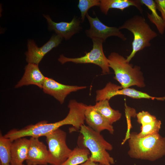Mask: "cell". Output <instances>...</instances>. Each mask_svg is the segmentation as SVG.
Segmentation results:
<instances>
[{"label":"cell","mask_w":165,"mask_h":165,"mask_svg":"<svg viewBox=\"0 0 165 165\" xmlns=\"http://www.w3.org/2000/svg\"><path fill=\"white\" fill-rule=\"evenodd\" d=\"M86 88V86L62 84L51 78L46 77L42 89L44 93L53 96L62 104L66 97L71 93Z\"/></svg>","instance_id":"30bf717a"},{"label":"cell","mask_w":165,"mask_h":165,"mask_svg":"<svg viewBox=\"0 0 165 165\" xmlns=\"http://www.w3.org/2000/svg\"><path fill=\"white\" fill-rule=\"evenodd\" d=\"M79 165H100L99 163L91 160L89 158L86 162Z\"/></svg>","instance_id":"cb8c5ba5"},{"label":"cell","mask_w":165,"mask_h":165,"mask_svg":"<svg viewBox=\"0 0 165 165\" xmlns=\"http://www.w3.org/2000/svg\"><path fill=\"white\" fill-rule=\"evenodd\" d=\"M138 122L141 125V132L137 133L139 138L159 133L161 122L156 117L147 111H142L136 114Z\"/></svg>","instance_id":"4fadbf2b"},{"label":"cell","mask_w":165,"mask_h":165,"mask_svg":"<svg viewBox=\"0 0 165 165\" xmlns=\"http://www.w3.org/2000/svg\"><path fill=\"white\" fill-rule=\"evenodd\" d=\"M43 16L46 19L49 29L54 31L57 35L66 40L70 39L82 28L81 20L75 16L70 22L58 23L53 21L48 15H43Z\"/></svg>","instance_id":"8fae6325"},{"label":"cell","mask_w":165,"mask_h":165,"mask_svg":"<svg viewBox=\"0 0 165 165\" xmlns=\"http://www.w3.org/2000/svg\"><path fill=\"white\" fill-rule=\"evenodd\" d=\"M108 100H105L96 102L94 105L95 109L110 124H112L120 119L122 114L119 110L112 108Z\"/></svg>","instance_id":"ac0fdd59"},{"label":"cell","mask_w":165,"mask_h":165,"mask_svg":"<svg viewBox=\"0 0 165 165\" xmlns=\"http://www.w3.org/2000/svg\"><path fill=\"white\" fill-rule=\"evenodd\" d=\"M155 99H156L159 101H164V100H165V96L163 97H155Z\"/></svg>","instance_id":"d4e9b609"},{"label":"cell","mask_w":165,"mask_h":165,"mask_svg":"<svg viewBox=\"0 0 165 165\" xmlns=\"http://www.w3.org/2000/svg\"><path fill=\"white\" fill-rule=\"evenodd\" d=\"M157 9L160 11L161 17L165 22V0H155Z\"/></svg>","instance_id":"603a6c76"},{"label":"cell","mask_w":165,"mask_h":165,"mask_svg":"<svg viewBox=\"0 0 165 165\" xmlns=\"http://www.w3.org/2000/svg\"><path fill=\"white\" fill-rule=\"evenodd\" d=\"M30 143V139L23 137L13 141L11 146L10 165H20L26 161Z\"/></svg>","instance_id":"2e32d148"},{"label":"cell","mask_w":165,"mask_h":165,"mask_svg":"<svg viewBox=\"0 0 165 165\" xmlns=\"http://www.w3.org/2000/svg\"><path fill=\"white\" fill-rule=\"evenodd\" d=\"M85 121L88 126L94 130L100 133L106 130L111 134L114 130L112 125L104 119L94 108V105H87L85 112Z\"/></svg>","instance_id":"5bb4252c"},{"label":"cell","mask_w":165,"mask_h":165,"mask_svg":"<svg viewBox=\"0 0 165 165\" xmlns=\"http://www.w3.org/2000/svg\"><path fill=\"white\" fill-rule=\"evenodd\" d=\"M143 5H145L151 11V13H147V17L150 21L156 26L159 33L163 34L165 29V22L161 16L158 15L156 4L155 1L153 0H141Z\"/></svg>","instance_id":"d6986e66"},{"label":"cell","mask_w":165,"mask_h":165,"mask_svg":"<svg viewBox=\"0 0 165 165\" xmlns=\"http://www.w3.org/2000/svg\"><path fill=\"white\" fill-rule=\"evenodd\" d=\"M25 165L24 164H20V165Z\"/></svg>","instance_id":"484cf974"},{"label":"cell","mask_w":165,"mask_h":165,"mask_svg":"<svg viewBox=\"0 0 165 165\" xmlns=\"http://www.w3.org/2000/svg\"><path fill=\"white\" fill-rule=\"evenodd\" d=\"M92 40V49L84 56L79 57L68 58L61 55L58 59V61L62 64L68 62L76 64H93L101 68L103 74L109 73L110 69L108 59L103 51V42L98 39H93Z\"/></svg>","instance_id":"8992f818"},{"label":"cell","mask_w":165,"mask_h":165,"mask_svg":"<svg viewBox=\"0 0 165 165\" xmlns=\"http://www.w3.org/2000/svg\"><path fill=\"white\" fill-rule=\"evenodd\" d=\"M118 95H124L135 99L146 98L155 99L145 93L137 90L134 88H123L121 86L109 82L103 89L96 91V101L107 100H109L112 97Z\"/></svg>","instance_id":"ba28073f"},{"label":"cell","mask_w":165,"mask_h":165,"mask_svg":"<svg viewBox=\"0 0 165 165\" xmlns=\"http://www.w3.org/2000/svg\"><path fill=\"white\" fill-rule=\"evenodd\" d=\"M25 72L21 79L16 85L17 88L23 86L34 85L42 89L46 79L40 71L38 65L28 63L25 68Z\"/></svg>","instance_id":"9a60e30c"},{"label":"cell","mask_w":165,"mask_h":165,"mask_svg":"<svg viewBox=\"0 0 165 165\" xmlns=\"http://www.w3.org/2000/svg\"><path fill=\"white\" fill-rule=\"evenodd\" d=\"M90 151L87 148L76 147L72 150L68 157L61 165H79L89 158Z\"/></svg>","instance_id":"ffe728a7"},{"label":"cell","mask_w":165,"mask_h":165,"mask_svg":"<svg viewBox=\"0 0 165 165\" xmlns=\"http://www.w3.org/2000/svg\"><path fill=\"white\" fill-rule=\"evenodd\" d=\"M63 38L57 34L53 35L43 46L38 47L31 39L28 41V51L25 53L26 61L28 63L38 65L44 56L53 48L58 46Z\"/></svg>","instance_id":"9c48e42d"},{"label":"cell","mask_w":165,"mask_h":165,"mask_svg":"<svg viewBox=\"0 0 165 165\" xmlns=\"http://www.w3.org/2000/svg\"><path fill=\"white\" fill-rule=\"evenodd\" d=\"M128 139V154L131 158L153 161L165 156V137L159 133L139 138L132 132Z\"/></svg>","instance_id":"6da1fadb"},{"label":"cell","mask_w":165,"mask_h":165,"mask_svg":"<svg viewBox=\"0 0 165 165\" xmlns=\"http://www.w3.org/2000/svg\"><path fill=\"white\" fill-rule=\"evenodd\" d=\"M99 7L101 12L107 15L111 9H120L123 11L124 9L131 6H135L141 13L143 5L141 0H100Z\"/></svg>","instance_id":"e0dca14e"},{"label":"cell","mask_w":165,"mask_h":165,"mask_svg":"<svg viewBox=\"0 0 165 165\" xmlns=\"http://www.w3.org/2000/svg\"><path fill=\"white\" fill-rule=\"evenodd\" d=\"M13 141L0 134V165H10L11 146Z\"/></svg>","instance_id":"44dd1931"},{"label":"cell","mask_w":165,"mask_h":165,"mask_svg":"<svg viewBox=\"0 0 165 165\" xmlns=\"http://www.w3.org/2000/svg\"><path fill=\"white\" fill-rule=\"evenodd\" d=\"M28 156L27 165H47L48 164V149L38 138L31 137Z\"/></svg>","instance_id":"7c38bea8"},{"label":"cell","mask_w":165,"mask_h":165,"mask_svg":"<svg viewBox=\"0 0 165 165\" xmlns=\"http://www.w3.org/2000/svg\"><path fill=\"white\" fill-rule=\"evenodd\" d=\"M100 4V0H79L77 6L81 13V22L84 21L85 16L90 8L94 6H99Z\"/></svg>","instance_id":"7402d4cb"},{"label":"cell","mask_w":165,"mask_h":165,"mask_svg":"<svg viewBox=\"0 0 165 165\" xmlns=\"http://www.w3.org/2000/svg\"><path fill=\"white\" fill-rule=\"evenodd\" d=\"M118 28L120 30L127 29L133 35L132 50L126 58L129 62L137 52L150 46V41L157 36V34L146 21L145 18L140 15L134 16L127 20Z\"/></svg>","instance_id":"277c9868"},{"label":"cell","mask_w":165,"mask_h":165,"mask_svg":"<svg viewBox=\"0 0 165 165\" xmlns=\"http://www.w3.org/2000/svg\"><path fill=\"white\" fill-rule=\"evenodd\" d=\"M45 137L48 145V163L61 165L72 151L66 144V133L59 128Z\"/></svg>","instance_id":"5b68a950"},{"label":"cell","mask_w":165,"mask_h":165,"mask_svg":"<svg viewBox=\"0 0 165 165\" xmlns=\"http://www.w3.org/2000/svg\"><path fill=\"white\" fill-rule=\"evenodd\" d=\"M86 16L89 23L90 28L85 31V34L92 39H98L104 42L108 38L112 36L117 37L123 41L127 39L119 28L108 26L103 23L97 16L93 18L88 13Z\"/></svg>","instance_id":"52a82bcc"},{"label":"cell","mask_w":165,"mask_h":165,"mask_svg":"<svg viewBox=\"0 0 165 165\" xmlns=\"http://www.w3.org/2000/svg\"><path fill=\"white\" fill-rule=\"evenodd\" d=\"M81 134L79 139L80 147L88 149L91 153L89 158L100 165H112L114 160L107 151L113 149L112 145L105 140L100 133L88 126L82 125L79 130Z\"/></svg>","instance_id":"7a4b0ae2"},{"label":"cell","mask_w":165,"mask_h":165,"mask_svg":"<svg viewBox=\"0 0 165 165\" xmlns=\"http://www.w3.org/2000/svg\"><path fill=\"white\" fill-rule=\"evenodd\" d=\"M109 68L113 70L114 78L123 88L135 86L140 88L145 86L143 73L140 67L127 62L126 58L118 53H111L107 57Z\"/></svg>","instance_id":"3957f363"}]
</instances>
